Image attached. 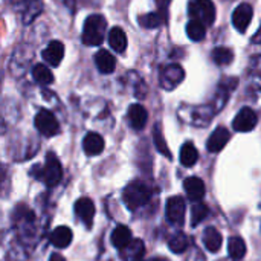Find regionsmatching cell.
Returning a JSON list of instances; mask_svg holds the SVG:
<instances>
[{
  "instance_id": "obj_1",
  "label": "cell",
  "mask_w": 261,
  "mask_h": 261,
  "mask_svg": "<svg viewBox=\"0 0 261 261\" xmlns=\"http://www.w3.org/2000/svg\"><path fill=\"white\" fill-rule=\"evenodd\" d=\"M106 18L99 14H93L86 18L84 28H83V43L87 46H99L104 41L106 35Z\"/></svg>"
},
{
  "instance_id": "obj_2",
  "label": "cell",
  "mask_w": 261,
  "mask_h": 261,
  "mask_svg": "<svg viewBox=\"0 0 261 261\" xmlns=\"http://www.w3.org/2000/svg\"><path fill=\"white\" fill-rule=\"evenodd\" d=\"M151 197V188L144 182H132L127 185V188L122 193V200L130 210H136L142 205H145Z\"/></svg>"
},
{
  "instance_id": "obj_3",
  "label": "cell",
  "mask_w": 261,
  "mask_h": 261,
  "mask_svg": "<svg viewBox=\"0 0 261 261\" xmlns=\"http://www.w3.org/2000/svg\"><path fill=\"white\" fill-rule=\"evenodd\" d=\"M190 14L205 26H213L216 21V6L213 0H193L190 3Z\"/></svg>"
},
{
  "instance_id": "obj_4",
  "label": "cell",
  "mask_w": 261,
  "mask_h": 261,
  "mask_svg": "<svg viewBox=\"0 0 261 261\" xmlns=\"http://www.w3.org/2000/svg\"><path fill=\"white\" fill-rule=\"evenodd\" d=\"M61 176H63V168H61L60 161L57 159L55 154L49 153L46 156V164L38 171V176L37 177L41 179L47 187H55L61 180Z\"/></svg>"
},
{
  "instance_id": "obj_5",
  "label": "cell",
  "mask_w": 261,
  "mask_h": 261,
  "mask_svg": "<svg viewBox=\"0 0 261 261\" xmlns=\"http://www.w3.org/2000/svg\"><path fill=\"white\" fill-rule=\"evenodd\" d=\"M185 78V72L179 64H170L162 69L161 72V86L165 90L176 89Z\"/></svg>"
},
{
  "instance_id": "obj_6",
  "label": "cell",
  "mask_w": 261,
  "mask_h": 261,
  "mask_svg": "<svg viewBox=\"0 0 261 261\" xmlns=\"http://www.w3.org/2000/svg\"><path fill=\"white\" fill-rule=\"evenodd\" d=\"M35 127L44 136H54L60 132L57 118L49 110H40L35 116Z\"/></svg>"
},
{
  "instance_id": "obj_7",
  "label": "cell",
  "mask_w": 261,
  "mask_h": 261,
  "mask_svg": "<svg viewBox=\"0 0 261 261\" xmlns=\"http://www.w3.org/2000/svg\"><path fill=\"white\" fill-rule=\"evenodd\" d=\"M257 122H258L257 113L252 109L245 107L234 118L232 127H234L236 132H251V130H254L257 127Z\"/></svg>"
},
{
  "instance_id": "obj_8",
  "label": "cell",
  "mask_w": 261,
  "mask_h": 261,
  "mask_svg": "<svg viewBox=\"0 0 261 261\" xmlns=\"http://www.w3.org/2000/svg\"><path fill=\"white\" fill-rule=\"evenodd\" d=\"M254 11L252 6L249 3H242L236 8V11L232 12V24L239 32H246L251 20H252Z\"/></svg>"
},
{
  "instance_id": "obj_9",
  "label": "cell",
  "mask_w": 261,
  "mask_h": 261,
  "mask_svg": "<svg viewBox=\"0 0 261 261\" xmlns=\"http://www.w3.org/2000/svg\"><path fill=\"white\" fill-rule=\"evenodd\" d=\"M165 213H167V219L171 223L182 225L184 220H185V200L180 196L170 197L168 202H167Z\"/></svg>"
},
{
  "instance_id": "obj_10",
  "label": "cell",
  "mask_w": 261,
  "mask_h": 261,
  "mask_svg": "<svg viewBox=\"0 0 261 261\" xmlns=\"http://www.w3.org/2000/svg\"><path fill=\"white\" fill-rule=\"evenodd\" d=\"M41 57H43V60H44L46 63H49L52 67L60 66L61 60L64 58V44H63L61 41H57V40L50 41V43L44 47Z\"/></svg>"
},
{
  "instance_id": "obj_11",
  "label": "cell",
  "mask_w": 261,
  "mask_h": 261,
  "mask_svg": "<svg viewBox=\"0 0 261 261\" xmlns=\"http://www.w3.org/2000/svg\"><path fill=\"white\" fill-rule=\"evenodd\" d=\"M229 139H231L229 130L225 128V127H219V128H216V130L213 132V135L210 136L206 147H208V150H210L211 153H219L220 150L225 148V145L229 142Z\"/></svg>"
},
{
  "instance_id": "obj_12",
  "label": "cell",
  "mask_w": 261,
  "mask_h": 261,
  "mask_svg": "<svg viewBox=\"0 0 261 261\" xmlns=\"http://www.w3.org/2000/svg\"><path fill=\"white\" fill-rule=\"evenodd\" d=\"M75 213L89 228L92 226V222H93V217H95V205H93V202L90 199L81 197L80 200H76Z\"/></svg>"
},
{
  "instance_id": "obj_13",
  "label": "cell",
  "mask_w": 261,
  "mask_h": 261,
  "mask_svg": "<svg viewBox=\"0 0 261 261\" xmlns=\"http://www.w3.org/2000/svg\"><path fill=\"white\" fill-rule=\"evenodd\" d=\"M127 116H128V122H130L132 128H135V130H142L148 121V113L141 104L130 106Z\"/></svg>"
},
{
  "instance_id": "obj_14",
  "label": "cell",
  "mask_w": 261,
  "mask_h": 261,
  "mask_svg": "<svg viewBox=\"0 0 261 261\" xmlns=\"http://www.w3.org/2000/svg\"><path fill=\"white\" fill-rule=\"evenodd\" d=\"M83 148L87 156H98L104 150V139L98 133H87L83 141Z\"/></svg>"
},
{
  "instance_id": "obj_15",
  "label": "cell",
  "mask_w": 261,
  "mask_h": 261,
  "mask_svg": "<svg viewBox=\"0 0 261 261\" xmlns=\"http://www.w3.org/2000/svg\"><path fill=\"white\" fill-rule=\"evenodd\" d=\"M145 254V246L142 240H132L128 246L121 249V258L124 261H141Z\"/></svg>"
},
{
  "instance_id": "obj_16",
  "label": "cell",
  "mask_w": 261,
  "mask_h": 261,
  "mask_svg": "<svg viewBox=\"0 0 261 261\" xmlns=\"http://www.w3.org/2000/svg\"><path fill=\"white\" fill-rule=\"evenodd\" d=\"M95 63H96V67L99 69L101 73H112L116 67V60L115 57L109 52V50H98V54L95 55Z\"/></svg>"
},
{
  "instance_id": "obj_17",
  "label": "cell",
  "mask_w": 261,
  "mask_h": 261,
  "mask_svg": "<svg viewBox=\"0 0 261 261\" xmlns=\"http://www.w3.org/2000/svg\"><path fill=\"white\" fill-rule=\"evenodd\" d=\"M185 191L191 200L197 202L205 196V184L199 177H188L185 180Z\"/></svg>"
},
{
  "instance_id": "obj_18",
  "label": "cell",
  "mask_w": 261,
  "mask_h": 261,
  "mask_svg": "<svg viewBox=\"0 0 261 261\" xmlns=\"http://www.w3.org/2000/svg\"><path fill=\"white\" fill-rule=\"evenodd\" d=\"M109 44L115 52H125L127 49V35L121 28H112L109 32Z\"/></svg>"
},
{
  "instance_id": "obj_19",
  "label": "cell",
  "mask_w": 261,
  "mask_h": 261,
  "mask_svg": "<svg viewBox=\"0 0 261 261\" xmlns=\"http://www.w3.org/2000/svg\"><path fill=\"white\" fill-rule=\"evenodd\" d=\"M72 242V231L66 226H60L57 229H54V232L50 234V243L55 248H67Z\"/></svg>"
},
{
  "instance_id": "obj_20",
  "label": "cell",
  "mask_w": 261,
  "mask_h": 261,
  "mask_svg": "<svg viewBox=\"0 0 261 261\" xmlns=\"http://www.w3.org/2000/svg\"><path fill=\"white\" fill-rule=\"evenodd\" d=\"M112 243L115 248L118 249H124L125 246H128L132 243V232L127 226H118L113 232H112Z\"/></svg>"
},
{
  "instance_id": "obj_21",
  "label": "cell",
  "mask_w": 261,
  "mask_h": 261,
  "mask_svg": "<svg viewBox=\"0 0 261 261\" xmlns=\"http://www.w3.org/2000/svg\"><path fill=\"white\" fill-rule=\"evenodd\" d=\"M203 245L208 251L217 252L222 246V236L216 228H206L203 232Z\"/></svg>"
},
{
  "instance_id": "obj_22",
  "label": "cell",
  "mask_w": 261,
  "mask_h": 261,
  "mask_svg": "<svg viewBox=\"0 0 261 261\" xmlns=\"http://www.w3.org/2000/svg\"><path fill=\"white\" fill-rule=\"evenodd\" d=\"M199 159V153L191 142H187L180 150V164L184 167H193Z\"/></svg>"
},
{
  "instance_id": "obj_23",
  "label": "cell",
  "mask_w": 261,
  "mask_h": 261,
  "mask_svg": "<svg viewBox=\"0 0 261 261\" xmlns=\"http://www.w3.org/2000/svg\"><path fill=\"white\" fill-rule=\"evenodd\" d=\"M187 34L188 37L193 40V41H200L205 38V34H206V28L202 21L199 20H194L191 18L187 24Z\"/></svg>"
},
{
  "instance_id": "obj_24",
  "label": "cell",
  "mask_w": 261,
  "mask_h": 261,
  "mask_svg": "<svg viewBox=\"0 0 261 261\" xmlns=\"http://www.w3.org/2000/svg\"><path fill=\"white\" fill-rule=\"evenodd\" d=\"M213 60L216 64L219 66H228L232 63L234 60V52L229 49V47H223V46H219L213 50Z\"/></svg>"
},
{
  "instance_id": "obj_25",
  "label": "cell",
  "mask_w": 261,
  "mask_h": 261,
  "mask_svg": "<svg viewBox=\"0 0 261 261\" xmlns=\"http://www.w3.org/2000/svg\"><path fill=\"white\" fill-rule=\"evenodd\" d=\"M228 251L232 260H242L246 254V245L240 237H232L228 245Z\"/></svg>"
},
{
  "instance_id": "obj_26",
  "label": "cell",
  "mask_w": 261,
  "mask_h": 261,
  "mask_svg": "<svg viewBox=\"0 0 261 261\" xmlns=\"http://www.w3.org/2000/svg\"><path fill=\"white\" fill-rule=\"evenodd\" d=\"M32 76L37 83L46 86V84H50L54 81V75L52 72L49 70V67H46L44 64H37L34 69H32Z\"/></svg>"
},
{
  "instance_id": "obj_27",
  "label": "cell",
  "mask_w": 261,
  "mask_h": 261,
  "mask_svg": "<svg viewBox=\"0 0 261 261\" xmlns=\"http://www.w3.org/2000/svg\"><path fill=\"white\" fill-rule=\"evenodd\" d=\"M190 242H188V237L185 234H174L170 240H168V246L170 249L174 252V254H182L187 251Z\"/></svg>"
},
{
  "instance_id": "obj_28",
  "label": "cell",
  "mask_w": 261,
  "mask_h": 261,
  "mask_svg": "<svg viewBox=\"0 0 261 261\" xmlns=\"http://www.w3.org/2000/svg\"><path fill=\"white\" fill-rule=\"evenodd\" d=\"M208 213H210V210H208L206 205H203L200 202H196L193 205V210H191V223H193V226L203 222L208 217Z\"/></svg>"
},
{
  "instance_id": "obj_29",
  "label": "cell",
  "mask_w": 261,
  "mask_h": 261,
  "mask_svg": "<svg viewBox=\"0 0 261 261\" xmlns=\"http://www.w3.org/2000/svg\"><path fill=\"white\" fill-rule=\"evenodd\" d=\"M138 20H139V24L142 28H147V29L158 28L162 23V17L159 15V12H150V14H145V15H139Z\"/></svg>"
},
{
  "instance_id": "obj_30",
  "label": "cell",
  "mask_w": 261,
  "mask_h": 261,
  "mask_svg": "<svg viewBox=\"0 0 261 261\" xmlns=\"http://www.w3.org/2000/svg\"><path fill=\"white\" fill-rule=\"evenodd\" d=\"M153 136H154V144H156L158 150H159L162 154H165L167 158H171V154H170V151H168V147H167V144H165V141H164V136H162V132H161L159 125L154 127Z\"/></svg>"
},
{
  "instance_id": "obj_31",
  "label": "cell",
  "mask_w": 261,
  "mask_h": 261,
  "mask_svg": "<svg viewBox=\"0 0 261 261\" xmlns=\"http://www.w3.org/2000/svg\"><path fill=\"white\" fill-rule=\"evenodd\" d=\"M50 261H66V260H64V257H61L60 254H52V255H50Z\"/></svg>"
},
{
  "instance_id": "obj_32",
  "label": "cell",
  "mask_w": 261,
  "mask_h": 261,
  "mask_svg": "<svg viewBox=\"0 0 261 261\" xmlns=\"http://www.w3.org/2000/svg\"><path fill=\"white\" fill-rule=\"evenodd\" d=\"M148 261H167L165 258H151V260H148Z\"/></svg>"
}]
</instances>
